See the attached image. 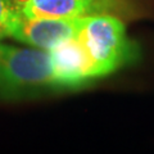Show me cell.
Instances as JSON below:
<instances>
[{
    "mask_svg": "<svg viewBox=\"0 0 154 154\" xmlns=\"http://www.w3.org/2000/svg\"><path fill=\"white\" fill-rule=\"evenodd\" d=\"M93 64L96 80L135 64L141 58V46L128 36L126 21L102 14L81 18L76 33Z\"/></svg>",
    "mask_w": 154,
    "mask_h": 154,
    "instance_id": "1",
    "label": "cell"
},
{
    "mask_svg": "<svg viewBox=\"0 0 154 154\" xmlns=\"http://www.w3.org/2000/svg\"><path fill=\"white\" fill-rule=\"evenodd\" d=\"M54 90L49 51L0 41V99L19 100Z\"/></svg>",
    "mask_w": 154,
    "mask_h": 154,
    "instance_id": "2",
    "label": "cell"
},
{
    "mask_svg": "<svg viewBox=\"0 0 154 154\" xmlns=\"http://www.w3.org/2000/svg\"><path fill=\"white\" fill-rule=\"evenodd\" d=\"M17 12L27 17L81 19L109 14L125 19L154 17V0H12Z\"/></svg>",
    "mask_w": 154,
    "mask_h": 154,
    "instance_id": "3",
    "label": "cell"
},
{
    "mask_svg": "<svg viewBox=\"0 0 154 154\" xmlns=\"http://www.w3.org/2000/svg\"><path fill=\"white\" fill-rule=\"evenodd\" d=\"M57 90H73L96 80L93 64L77 37L67 38L49 50Z\"/></svg>",
    "mask_w": 154,
    "mask_h": 154,
    "instance_id": "4",
    "label": "cell"
},
{
    "mask_svg": "<svg viewBox=\"0 0 154 154\" xmlns=\"http://www.w3.org/2000/svg\"><path fill=\"white\" fill-rule=\"evenodd\" d=\"M79 23L80 19L27 17L18 13L9 37L23 45L49 51L67 38L75 37Z\"/></svg>",
    "mask_w": 154,
    "mask_h": 154,
    "instance_id": "5",
    "label": "cell"
},
{
    "mask_svg": "<svg viewBox=\"0 0 154 154\" xmlns=\"http://www.w3.org/2000/svg\"><path fill=\"white\" fill-rule=\"evenodd\" d=\"M17 14L18 12L12 0H0V41L11 36V30Z\"/></svg>",
    "mask_w": 154,
    "mask_h": 154,
    "instance_id": "6",
    "label": "cell"
}]
</instances>
